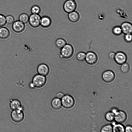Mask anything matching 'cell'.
Instances as JSON below:
<instances>
[{"label":"cell","mask_w":132,"mask_h":132,"mask_svg":"<svg viewBox=\"0 0 132 132\" xmlns=\"http://www.w3.org/2000/svg\"><path fill=\"white\" fill-rule=\"evenodd\" d=\"M60 57L64 59H70L72 56L74 49L72 46L69 44H66L60 49Z\"/></svg>","instance_id":"cell-1"},{"label":"cell","mask_w":132,"mask_h":132,"mask_svg":"<svg viewBox=\"0 0 132 132\" xmlns=\"http://www.w3.org/2000/svg\"><path fill=\"white\" fill-rule=\"evenodd\" d=\"M46 82V76L39 74L35 75L33 77L32 82L35 87L40 88L44 86Z\"/></svg>","instance_id":"cell-2"},{"label":"cell","mask_w":132,"mask_h":132,"mask_svg":"<svg viewBox=\"0 0 132 132\" xmlns=\"http://www.w3.org/2000/svg\"><path fill=\"white\" fill-rule=\"evenodd\" d=\"M62 106L66 109H70L74 105L75 100L70 95L67 94L64 95L61 99Z\"/></svg>","instance_id":"cell-3"},{"label":"cell","mask_w":132,"mask_h":132,"mask_svg":"<svg viewBox=\"0 0 132 132\" xmlns=\"http://www.w3.org/2000/svg\"><path fill=\"white\" fill-rule=\"evenodd\" d=\"M41 17L39 14H31L29 16L28 22L32 27L37 28L40 26Z\"/></svg>","instance_id":"cell-4"},{"label":"cell","mask_w":132,"mask_h":132,"mask_svg":"<svg viewBox=\"0 0 132 132\" xmlns=\"http://www.w3.org/2000/svg\"><path fill=\"white\" fill-rule=\"evenodd\" d=\"M77 6L75 1L67 0L63 4V8L64 11L68 14L75 11L76 9Z\"/></svg>","instance_id":"cell-5"},{"label":"cell","mask_w":132,"mask_h":132,"mask_svg":"<svg viewBox=\"0 0 132 132\" xmlns=\"http://www.w3.org/2000/svg\"><path fill=\"white\" fill-rule=\"evenodd\" d=\"M12 120L16 122L22 121L24 119V114L23 111L19 109L13 110L11 113Z\"/></svg>","instance_id":"cell-6"},{"label":"cell","mask_w":132,"mask_h":132,"mask_svg":"<svg viewBox=\"0 0 132 132\" xmlns=\"http://www.w3.org/2000/svg\"><path fill=\"white\" fill-rule=\"evenodd\" d=\"M127 118L126 114L122 111H118L114 113V120L118 123H121L124 122Z\"/></svg>","instance_id":"cell-7"},{"label":"cell","mask_w":132,"mask_h":132,"mask_svg":"<svg viewBox=\"0 0 132 132\" xmlns=\"http://www.w3.org/2000/svg\"><path fill=\"white\" fill-rule=\"evenodd\" d=\"M97 56L96 54L92 51H89L86 54L85 60L90 65L95 64L97 60Z\"/></svg>","instance_id":"cell-8"},{"label":"cell","mask_w":132,"mask_h":132,"mask_svg":"<svg viewBox=\"0 0 132 132\" xmlns=\"http://www.w3.org/2000/svg\"><path fill=\"white\" fill-rule=\"evenodd\" d=\"M25 24L19 20L14 21L12 23L13 30L16 33H21L23 31L25 28Z\"/></svg>","instance_id":"cell-9"},{"label":"cell","mask_w":132,"mask_h":132,"mask_svg":"<svg viewBox=\"0 0 132 132\" xmlns=\"http://www.w3.org/2000/svg\"><path fill=\"white\" fill-rule=\"evenodd\" d=\"M115 75L114 72L111 70L104 71L102 75V78L104 81L107 83L112 82L114 79Z\"/></svg>","instance_id":"cell-10"},{"label":"cell","mask_w":132,"mask_h":132,"mask_svg":"<svg viewBox=\"0 0 132 132\" xmlns=\"http://www.w3.org/2000/svg\"><path fill=\"white\" fill-rule=\"evenodd\" d=\"M114 59L117 63L121 65L126 62L127 56L124 53L119 51L115 53Z\"/></svg>","instance_id":"cell-11"},{"label":"cell","mask_w":132,"mask_h":132,"mask_svg":"<svg viewBox=\"0 0 132 132\" xmlns=\"http://www.w3.org/2000/svg\"><path fill=\"white\" fill-rule=\"evenodd\" d=\"M37 71L38 74L46 76L49 74L50 69L47 64L45 63H41L38 66Z\"/></svg>","instance_id":"cell-12"},{"label":"cell","mask_w":132,"mask_h":132,"mask_svg":"<svg viewBox=\"0 0 132 132\" xmlns=\"http://www.w3.org/2000/svg\"><path fill=\"white\" fill-rule=\"evenodd\" d=\"M122 33L125 34H131L132 32V25L128 22L123 23L120 26Z\"/></svg>","instance_id":"cell-13"},{"label":"cell","mask_w":132,"mask_h":132,"mask_svg":"<svg viewBox=\"0 0 132 132\" xmlns=\"http://www.w3.org/2000/svg\"><path fill=\"white\" fill-rule=\"evenodd\" d=\"M10 106L12 110L19 109L23 110L22 107L20 102L17 99L11 100L10 101Z\"/></svg>","instance_id":"cell-14"},{"label":"cell","mask_w":132,"mask_h":132,"mask_svg":"<svg viewBox=\"0 0 132 132\" xmlns=\"http://www.w3.org/2000/svg\"><path fill=\"white\" fill-rule=\"evenodd\" d=\"M52 21L51 18L47 16H44L41 17L40 26L44 28L49 27L51 24Z\"/></svg>","instance_id":"cell-15"},{"label":"cell","mask_w":132,"mask_h":132,"mask_svg":"<svg viewBox=\"0 0 132 132\" xmlns=\"http://www.w3.org/2000/svg\"><path fill=\"white\" fill-rule=\"evenodd\" d=\"M68 18L70 21L75 23L79 20L80 15L79 13L75 11L68 13Z\"/></svg>","instance_id":"cell-16"},{"label":"cell","mask_w":132,"mask_h":132,"mask_svg":"<svg viewBox=\"0 0 132 132\" xmlns=\"http://www.w3.org/2000/svg\"><path fill=\"white\" fill-rule=\"evenodd\" d=\"M51 105L54 109L58 110L60 109L62 106L61 99L57 97L54 98L51 101Z\"/></svg>","instance_id":"cell-17"},{"label":"cell","mask_w":132,"mask_h":132,"mask_svg":"<svg viewBox=\"0 0 132 132\" xmlns=\"http://www.w3.org/2000/svg\"><path fill=\"white\" fill-rule=\"evenodd\" d=\"M10 32L6 28L1 27L0 28V38L5 39L7 38L10 35Z\"/></svg>","instance_id":"cell-18"},{"label":"cell","mask_w":132,"mask_h":132,"mask_svg":"<svg viewBox=\"0 0 132 132\" xmlns=\"http://www.w3.org/2000/svg\"><path fill=\"white\" fill-rule=\"evenodd\" d=\"M66 40L62 38H59L57 39L55 42V45L59 49H61L66 44Z\"/></svg>","instance_id":"cell-19"},{"label":"cell","mask_w":132,"mask_h":132,"mask_svg":"<svg viewBox=\"0 0 132 132\" xmlns=\"http://www.w3.org/2000/svg\"><path fill=\"white\" fill-rule=\"evenodd\" d=\"M29 16L25 13L21 14L19 16V20L24 24L28 22Z\"/></svg>","instance_id":"cell-20"},{"label":"cell","mask_w":132,"mask_h":132,"mask_svg":"<svg viewBox=\"0 0 132 132\" xmlns=\"http://www.w3.org/2000/svg\"><path fill=\"white\" fill-rule=\"evenodd\" d=\"M113 131L123 132L125 131V128L123 125L120 123L115 124L113 127Z\"/></svg>","instance_id":"cell-21"},{"label":"cell","mask_w":132,"mask_h":132,"mask_svg":"<svg viewBox=\"0 0 132 132\" xmlns=\"http://www.w3.org/2000/svg\"><path fill=\"white\" fill-rule=\"evenodd\" d=\"M120 70L122 72L124 73H127L130 69V66L129 64L126 62L121 65Z\"/></svg>","instance_id":"cell-22"},{"label":"cell","mask_w":132,"mask_h":132,"mask_svg":"<svg viewBox=\"0 0 132 132\" xmlns=\"http://www.w3.org/2000/svg\"><path fill=\"white\" fill-rule=\"evenodd\" d=\"M114 114L111 111L107 112L105 115V118L109 122H112L114 120Z\"/></svg>","instance_id":"cell-23"},{"label":"cell","mask_w":132,"mask_h":132,"mask_svg":"<svg viewBox=\"0 0 132 132\" xmlns=\"http://www.w3.org/2000/svg\"><path fill=\"white\" fill-rule=\"evenodd\" d=\"M112 31L113 34L117 36H119L122 33L121 27L119 26L114 27L113 28Z\"/></svg>","instance_id":"cell-24"},{"label":"cell","mask_w":132,"mask_h":132,"mask_svg":"<svg viewBox=\"0 0 132 132\" xmlns=\"http://www.w3.org/2000/svg\"><path fill=\"white\" fill-rule=\"evenodd\" d=\"M30 11L31 14H39L41 11V9L39 6L35 5L31 8Z\"/></svg>","instance_id":"cell-25"},{"label":"cell","mask_w":132,"mask_h":132,"mask_svg":"<svg viewBox=\"0 0 132 132\" xmlns=\"http://www.w3.org/2000/svg\"><path fill=\"white\" fill-rule=\"evenodd\" d=\"M86 54L84 52H80L77 53L76 57L79 61L82 62L85 60Z\"/></svg>","instance_id":"cell-26"},{"label":"cell","mask_w":132,"mask_h":132,"mask_svg":"<svg viewBox=\"0 0 132 132\" xmlns=\"http://www.w3.org/2000/svg\"><path fill=\"white\" fill-rule=\"evenodd\" d=\"M100 131L102 132H112L113 127L110 125H106L102 128Z\"/></svg>","instance_id":"cell-27"},{"label":"cell","mask_w":132,"mask_h":132,"mask_svg":"<svg viewBox=\"0 0 132 132\" xmlns=\"http://www.w3.org/2000/svg\"><path fill=\"white\" fill-rule=\"evenodd\" d=\"M6 23V16L0 13V27H3Z\"/></svg>","instance_id":"cell-28"},{"label":"cell","mask_w":132,"mask_h":132,"mask_svg":"<svg viewBox=\"0 0 132 132\" xmlns=\"http://www.w3.org/2000/svg\"><path fill=\"white\" fill-rule=\"evenodd\" d=\"M6 23L9 24H12L15 21L14 16L10 15H8L6 16Z\"/></svg>","instance_id":"cell-29"},{"label":"cell","mask_w":132,"mask_h":132,"mask_svg":"<svg viewBox=\"0 0 132 132\" xmlns=\"http://www.w3.org/2000/svg\"><path fill=\"white\" fill-rule=\"evenodd\" d=\"M124 40L126 43H129L132 40V37L131 34H125L124 37Z\"/></svg>","instance_id":"cell-30"},{"label":"cell","mask_w":132,"mask_h":132,"mask_svg":"<svg viewBox=\"0 0 132 132\" xmlns=\"http://www.w3.org/2000/svg\"><path fill=\"white\" fill-rule=\"evenodd\" d=\"M132 131V128L131 126L128 125L125 128V131L126 132H131Z\"/></svg>","instance_id":"cell-31"},{"label":"cell","mask_w":132,"mask_h":132,"mask_svg":"<svg viewBox=\"0 0 132 132\" xmlns=\"http://www.w3.org/2000/svg\"><path fill=\"white\" fill-rule=\"evenodd\" d=\"M115 53L113 52H111L109 54V57L111 59H114Z\"/></svg>","instance_id":"cell-32"},{"label":"cell","mask_w":132,"mask_h":132,"mask_svg":"<svg viewBox=\"0 0 132 132\" xmlns=\"http://www.w3.org/2000/svg\"><path fill=\"white\" fill-rule=\"evenodd\" d=\"M64 95V94L63 93L61 92H59L57 93L56 96L57 98L61 99V98Z\"/></svg>","instance_id":"cell-33"},{"label":"cell","mask_w":132,"mask_h":132,"mask_svg":"<svg viewBox=\"0 0 132 132\" xmlns=\"http://www.w3.org/2000/svg\"><path fill=\"white\" fill-rule=\"evenodd\" d=\"M29 87L31 89H33L35 87L34 85L32 82L29 83Z\"/></svg>","instance_id":"cell-34"},{"label":"cell","mask_w":132,"mask_h":132,"mask_svg":"<svg viewBox=\"0 0 132 132\" xmlns=\"http://www.w3.org/2000/svg\"><path fill=\"white\" fill-rule=\"evenodd\" d=\"M118 110L116 109V108H113V109H112V112L114 113V114Z\"/></svg>","instance_id":"cell-35"},{"label":"cell","mask_w":132,"mask_h":132,"mask_svg":"<svg viewBox=\"0 0 132 132\" xmlns=\"http://www.w3.org/2000/svg\"><path fill=\"white\" fill-rule=\"evenodd\" d=\"M72 0L75 1V0Z\"/></svg>","instance_id":"cell-36"}]
</instances>
